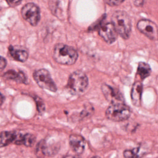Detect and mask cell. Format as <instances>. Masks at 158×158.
Returning <instances> with one entry per match:
<instances>
[{
	"mask_svg": "<svg viewBox=\"0 0 158 158\" xmlns=\"http://www.w3.org/2000/svg\"><path fill=\"white\" fill-rule=\"evenodd\" d=\"M53 58L60 64L72 65L78 58V53L73 48L59 43L54 46Z\"/></svg>",
	"mask_w": 158,
	"mask_h": 158,
	"instance_id": "obj_1",
	"label": "cell"
},
{
	"mask_svg": "<svg viewBox=\"0 0 158 158\" xmlns=\"http://www.w3.org/2000/svg\"><path fill=\"white\" fill-rule=\"evenodd\" d=\"M112 23L117 33L123 38L130 37L131 30V19L128 14L122 10H117L112 14Z\"/></svg>",
	"mask_w": 158,
	"mask_h": 158,
	"instance_id": "obj_2",
	"label": "cell"
},
{
	"mask_svg": "<svg viewBox=\"0 0 158 158\" xmlns=\"http://www.w3.org/2000/svg\"><path fill=\"white\" fill-rule=\"evenodd\" d=\"M88 85V79L86 74L80 70L73 72L69 77L67 88L72 94L83 93Z\"/></svg>",
	"mask_w": 158,
	"mask_h": 158,
	"instance_id": "obj_3",
	"label": "cell"
},
{
	"mask_svg": "<svg viewBox=\"0 0 158 158\" xmlns=\"http://www.w3.org/2000/svg\"><path fill=\"white\" fill-rule=\"evenodd\" d=\"M131 115L130 107L124 103H112L106 111V116L110 120L120 122L128 119Z\"/></svg>",
	"mask_w": 158,
	"mask_h": 158,
	"instance_id": "obj_4",
	"label": "cell"
},
{
	"mask_svg": "<svg viewBox=\"0 0 158 158\" xmlns=\"http://www.w3.org/2000/svg\"><path fill=\"white\" fill-rule=\"evenodd\" d=\"M33 78L40 87L52 92L57 91V86L47 70L41 69L35 71L33 73Z\"/></svg>",
	"mask_w": 158,
	"mask_h": 158,
	"instance_id": "obj_5",
	"label": "cell"
},
{
	"mask_svg": "<svg viewBox=\"0 0 158 158\" xmlns=\"http://www.w3.org/2000/svg\"><path fill=\"white\" fill-rule=\"evenodd\" d=\"M22 16L31 25L36 26L40 20V10L37 5L29 2L23 6L21 10Z\"/></svg>",
	"mask_w": 158,
	"mask_h": 158,
	"instance_id": "obj_6",
	"label": "cell"
},
{
	"mask_svg": "<svg viewBox=\"0 0 158 158\" xmlns=\"http://www.w3.org/2000/svg\"><path fill=\"white\" fill-rule=\"evenodd\" d=\"M138 30L152 40L158 39L157 26L152 21L148 19H141L137 23Z\"/></svg>",
	"mask_w": 158,
	"mask_h": 158,
	"instance_id": "obj_7",
	"label": "cell"
},
{
	"mask_svg": "<svg viewBox=\"0 0 158 158\" xmlns=\"http://www.w3.org/2000/svg\"><path fill=\"white\" fill-rule=\"evenodd\" d=\"M99 35L109 44L114 43L117 38V33L112 22L101 26L99 28Z\"/></svg>",
	"mask_w": 158,
	"mask_h": 158,
	"instance_id": "obj_8",
	"label": "cell"
},
{
	"mask_svg": "<svg viewBox=\"0 0 158 158\" xmlns=\"http://www.w3.org/2000/svg\"><path fill=\"white\" fill-rule=\"evenodd\" d=\"M101 90L106 99L111 104L118 102L123 103V97L117 89L104 84L102 85Z\"/></svg>",
	"mask_w": 158,
	"mask_h": 158,
	"instance_id": "obj_9",
	"label": "cell"
},
{
	"mask_svg": "<svg viewBox=\"0 0 158 158\" xmlns=\"http://www.w3.org/2000/svg\"><path fill=\"white\" fill-rule=\"evenodd\" d=\"M69 144L73 152L77 154H81L85 147V139L80 135L73 134L69 138Z\"/></svg>",
	"mask_w": 158,
	"mask_h": 158,
	"instance_id": "obj_10",
	"label": "cell"
},
{
	"mask_svg": "<svg viewBox=\"0 0 158 158\" xmlns=\"http://www.w3.org/2000/svg\"><path fill=\"white\" fill-rule=\"evenodd\" d=\"M8 49L10 55L17 61L24 62L27 60L28 57L27 51L22 48L13 46L10 45L9 46Z\"/></svg>",
	"mask_w": 158,
	"mask_h": 158,
	"instance_id": "obj_11",
	"label": "cell"
},
{
	"mask_svg": "<svg viewBox=\"0 0 158 158\" xmlns=\"http://www.w3.org/2000/svg\"><path fill=\"white\" fill-rule=\"evenodd\" d=\"M143 91V84L140 81H136L133 84L131 91V99L132 103L135 106H139L141 104V94Z\"/></svg>",
	"mask_w": 158,
	"mask_h": 158,
	"instance_id": "obj_12",
	"label": "cell"
},
{
	"mask_svg": "<svg viewBox=\"0 0 158 158\" xmlns=\"http://www.w3.org/2000/svg\"><path fill=\"white\" fill-rule=\"evenodd\" d=\"M3 77L7 80H12L18 83H27V77L25 74L22 72H16L14 70H10L7 71L3 75Z\"/></svg>",
	"mask_w": 158,
	"mask_h": 158,
	"instance_id": "obj_13",
	"label": "cell"
},
{
	"mask_svg": "<svg viewBox=\"0 0 158 158\" xmlns=\"http://www.w3.org/2000/svg\"><path fill=\"white\" fill-rule=\"evenodd\" d=\"M17 132L2 131L0 133V148L6 146L11 143H14Z\"/></svg>",
	"mask_w": 158,
	"mask_h": 158,
	"instance_id": "obj_14",
	"label": "cell"
},
{
	"mask_svg": "<svg viewBox=\"0 0 158 158\" xmlns=\"http://www.w3.org/2000/svg\"><path fill=\"white\" fill-rule=\"evenodd\" d=\"M151 73V69L150 66L145 62H141L138 64L137 73L139 75L141 79H144L148 77Z\"/></svg>",
	"mask_w": 158,
	"mask_h": 158,
	"instance_id": "obj_15",
	"label": "cell"
},
{
	"mask_svg": "<svg viewBox=\"0 0 158 158\" xmlns=\"http://www.w3.org/2000/svg\"><path fill=\"white\" fill-rule=\"evenodd\" d=\"M50 151L49 148L46 144V143L42 140L38 143L36 148V154L38 157H42L46 155H49Z\"/></svg>",
	"mask_w": 158,
	"mask_h": 158,
	"instance_id": "obj_16",
	"label": "cell"
},
{
	"mask_svg": "<svg viewBox=\"0 0 158 158\" xmlns=\"http://www.w3.org/2000/svg\"><path fill=\"white\" fill-rule=\"evenodd\" d=\"M123 156L125 158H139L142 156L140 148H134L133 149L125 150L123 152Z\"/></svg>",
	"mask_w": 158,
	"mask_h": 158,
	"instance_id": "obj_17",
	"label": "cell"
},
{
	"mask_svg": "<svg viewBox=\"0 0 158 158\" xmlns=\"http://www.w3.org/2000/svg\"><path fill=\"white\" fill-rule=\"evenodd\" d=\"M34 100L36 104V107H37V109L38 110L39 112L42 113L45 109V106H44V104L43 102L42 99L40 98H38V96H35L34 97Z\"/></svg>",
	"mask_w": 158,
	"mask_h": 158,
	"instance_id": "obj_18",
	"label": "cell"
},
{
	"mask_svg": "<svg viewBox=\"0 0 158 158\" xmlns=\"http://www.w3.org/2000/svg\"><path fill=\"white\" fill-rule=\"evenodd\" d=\"M104 1L110 6H117L122 4L124 0H104Z\"/></svg>",
	"mask_w": 158,
	"mask_h": 158,
	"instance_id": "obj_19",
	"label": "cell"
},
{
	"mask_svg": "<svg viewBox=\"0 0 158 158\" xmlns=\"http://www.w3.org/2000/svg\"><path fill=\"white\" fill-rule=\"evenodd\" d=\"M22 0H6L7 4L11 7H15L19 5Z\"/></svg>",
	"mask_w": 158,
	"mask_h": 158,
	"instance_id": "obj_20",
	"label": "cell"
},
{
	"mask_svg": "<svg viewBox=\"0 0 158 158\" xmlns=\"http://www.w3.org/2000/svg\"><path fill=\"white\" fill-rule=\"evenodd\" d=\"M6 64H7L6 59L3 57L0 56V69H4L5 67L6 66Z\"/></svg>",
	"mask_w": 158,
	"mask_h": 158,
	"instance_id": "obj_21",
	"label": "cell"
},
{
	"mask_svg": "<svg viewBox=\"0 0 158 158\" xmlns=\"http://www.w3.org/2000/svg\"><path fill=\"white\" fill-rule=\"evenodd\" d=\"M62 158H80V157L79 156L77 155H67V156H65Z\"/></svg>",
	"mask_w": 158,
	"mask_h": 158,
	"instance_id": "obj_22",
	"label": "cell"
},
{
	"mask_svg": "<svg viewBox=\"0 0 158 158\" xmlns=\"http://www.w3.org/2000/svg\"><path fill=\"white\" fill-rule=\"evenodd\" d=\"M4 96H3L2 94L0 93V106H1V104H2V102H3V101H4Z\"/></svg>",
	"mask_w": 158,
	"mask_h": 158,
	"instance_id": "obj_23",
	"label": "cell"
},
{
	"mask_svg": "<svg viewBox=\"0 0 158 158\" xmlns=\"http://www.w3.org/2000/svg\"><path fill=\"white\" fill-rule=\"evenodd\" d=\"M91 158H100V157H98V156H94V157H91Z\"/></svg>",
	"mask_w": 158,
	"mask_h": 158,
	"instance_id": "obj_24",
	"label": "cell"
}]
</instances>
